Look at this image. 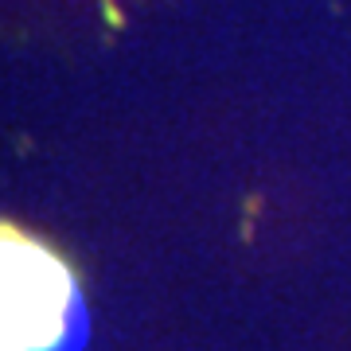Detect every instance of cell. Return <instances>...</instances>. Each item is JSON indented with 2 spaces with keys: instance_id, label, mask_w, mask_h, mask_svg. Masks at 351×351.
<instances>
[{
  "instance_id": "1",
  "label": "cell",
  "mask_w": 351,
  "mask_h": 351,
  "mask_svg": "<svg viewBox=\"0 0 351 351\" xmlns=\"http://www.w3.org/2000/svg\"><path fill=\"white\" fill-rule=\"evenodd\" d=\"M82 308L71 265L0 223V351H75Z\"/></svg>"
}]
</instances>
